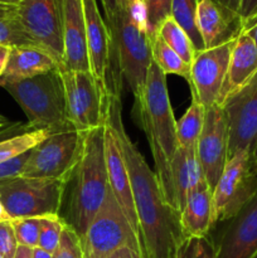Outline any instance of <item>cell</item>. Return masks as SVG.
<instances>
[{
    "label": "cell",
    "instance_id": "8d00e7d4",
    "mask_svg": "<svg viewBox=\"0 0 257 258\" xmlns=\"http://www.w3.org/2000/svg\"><path fill=\"white\" fill-rule=\"evenodd\" d=\"M28 130H33V128L29 127L28 123L24 125L22 122H13L5 116L0 115V139H8L10 136L18 135V134H22Z\"/></svg>",
    "mask_w": 257,
    "mask_h": 258
},
{
    "label": "cell",
    "instance_id": "cb8c5ba5",
    "mask_svg": "<svg viewBox=\"0 0 257 258\" xmlns=\"http://www.w3.org/2000/svg\"><path fill=\"white\" fill-rule=\"evenodd\" d=\"M206 108L191 95V103L185 113L176 121V139L178 146L181 149H194L198 145L199 136L204 125Z\"/></svg>",
    "mask_w": 257,
    "mask_h": 258
},
{
    "label": "cell",
    "instance_id": "f35d334b",
    "mask_svg": "<svg viewBox=\"0 0 257 258\" xmlns=\"http://www.w3.org/2000/svg\"><path fill=\"white\" fill-rule=\"evenodd\" d=\"M242 33L248 35L257 49V15L242 23Z\"/></svg>",
    "mask_w": 257,
    "mask_h": 258
},
{
    "label": "cell",
    "instance_id": "e0dca14e",
    "mask_svg": "<svg viewBox=\"0 0 257 258\" xmlns=\"http://www.w3.org/2000/svg\"><path fill=\"white\" fill-rule=\"evenodd\" d=\"M216 258H253L257 254V196L233 218L214 242Z\"/></svg>",
    "mask_w": 257,
    "mask_h": 258
},
{
    "label": "cell",
    "instance_id": "5b68a950",
    "mask_svg": "<svg viewBox=\"0 0 257 258\" xmlns=\"http://www.w3.org/2000/svg\"><path fill=\"white\" fill-rule=\"evenodd\" d=\"M106 23L112 38L113 57L118 73L125 77L134 97L138 98L143 92L149 67L153 62L149 30L140 27L127 10L121 7Z\"/></svg>",
    "mask_w": 257,
    "mask_h": 258
},
{
    "label": "cell",
    "instance_id": "7bdbcfd3",
    "mask_svg": "<svg viewBox=\"0 0 257 258\" xmlns=\"http://www.w3.org/2000/svg\"><path fill=\"white\" fill-rule=\"evenodd\" d=\"M14 258H33V248L25 246H19Z\"/></svg>",
    "mask_w": 257,
    "mask_h": 258
},
{
    "label": "cell",
    "instance_id": "f1b7e54d",
    "mask_svg": "<svg viewBox=\"0 0 257 258\" xmlns=\"http://www.w3.org/2000/svg\"><path fill=\"white\" fill-rule=\"evenodd\" d=\"M158 34L176 54L180 55L186 63L191 64L197 52L191 44L190 39H189L188 34L174 22L173 18H168L161 24V27L158 30Z\"/></svg>",
    "mask_w": 257,
    "mask_h": 258
},
{
    "label": "cell",
    "instance_id": "44dd1931",
    "mask_svg": "<svg viewBox=\"0 0 257 258\" xmlns=\"http://www.w3.org/2000/svg\"><path fill=\"white\" fill-rule=\"evenodd\" d=\"M180 223L186 238L207 237L213 228V190L207 183L186 196L180 209Z\"/></svg>",
    "mask_w": 257,
    "mask_h": 258
},
{
    "label": "cell",
    "instance_id": "7c38bea8",
    "mask_svg": "<svg viewBox=\"0 0 257 258\" xmlns=\"http://www.w3.org/2000/svg\"><path fill=\"white\" fill-rule=\"evenodd\" d=\"M228 128V159L257 149V75L221 105Z\"/></svg>",
    "mask_w": 257,
    "mask_h": 258
},
{
    "label": "cell",
    "instance_id": "d590c367",
    "mask_svg": "<svg viewBox=\"0 0 257 258\" xmlns=\"http://www.w3.org/2000/svg\"><path fill=\"white\" fill-rule=\"evenodd\" d=\"M30 151L18 156V158L12 159V160L0 163V183L2 181L12 180V179L19 178V176L23 175L25 164H27L28 159H29Z\"/></svg>",
    "mask_w": 257,
    "mask_h": 258
},
{
    "label": "cell",
    "instance_id": "30bf717a",
    "mask_svg": "<svg viewBox=\"0 0 257 258\" xmlns=\"http://www.w3.org/2000/svg\"><path fill=\"white\" fill-rule=\"evenodd\" d=\"M85 133H53L30 151L23 178L50 179L67 183L81 158Z\"/></svg>",
    "mask_w": 257,
    "mask_h": 258
},
{
    "label": "cell",
    "instance_id": "9a60e30c",
    "mask_svg": "<svg viewBox=\"0 0 257 258\" xmlns=\"http://www.w3.org/2000/svg\"><path fill=\"white\" fill-rule=\"evenodd\" d=\"M82 8L90 71L93 77L108 90L112 82V71H115V57L110 29L98 10L97 0H82Z\"/></svg>",
    "mask_w": 257,
    "mask_h": 258
},
{
    "label": "cell",
    "instance_id": "9c48e42d",
    "mask_svg": "<svg viewBox=\"0 0 257 258\" xmlns=\"http://www.w3.org/2000/svg\"><path fill=\"white\" fill-rule=\"evenodd\" d=\"M257 196V166L248 151L228 159L213 189V224L229 221Z\"/></svg>",
    "mask_w": 257,
    "mask_h": 258
},
{
    "label": "cell",
    "instance_id": "74e56055",
    "mask_svg": "<svg viewBox=\"0 0 257 258\" xmlns=\"http://www.w3.org/2000/svg\"><path fill=\"white\" fill-rule=\"evenodd\" d=\"M238 15L242 23L257 15V0H241Z\"/></svg>",
    "mask_w": 257,
    "mask_h": 258
},
{
    "label": "cell",
    "instance_id": "2e32d148",
    "mask_svg": "<svg viewBox=\"0 0 257 258\" xmlns=\"http://www.w3.org/2000/svg\"><path fill=\"white\" fill-rule=\"evenodd\" d=\"M103 146H105V163L108 185L139 237V222L134 206L133 189H131L127 165L117 133L112 123L108 121V117L103 127Z\"/></svg>",
    "mask_w": 257,
    "mask_h": 258
},
{
    "label": "cell",
    "instance_id": "d6986e66",
    "mask_svg": "<svg viewBox=\"0 0 257 258\" xmlns=\"http://www.w3.org/2000/svg\"><path fill=\"white\" fill-rule=\"evenodd\" d=\"M63 68L90 71L82 0H62Z\"/></svg>",
    "mask_w": 257,
    "mask_h": 258
},
{
    "label": "cell",
    "instance_id": "5bb4252c",
    "mask_svg": "<svg viewBox=\"0 0 257 258\" xmlns=\"http://www.w3.org/2000/svg\"><path fill=\"white\" fill-rule=\"evenodd\" d=\"M197 153L207 184L213 190L228 161V128L221 106L206 108Z\"/></svg>",
    "mask_w": 257,
    "mask_h": 258
},
{
    "label": "cell",
    "instance_id": "c3c4849f",
    "mask_svg": "<svg viewBox=\"0 0 257 258\" xmlns=\"http://www.w3.org/2000/svg\"><path fill=\"white\" fill-rule=\"evenodd\" d=\"M252 155H253V158H254V163H256V166H257V149H256V150H254V153L252 154Z\"/></svg>",
    "mask_w": 257,
    "mask_h": 258
},
{
    "label": "cell",
    "instance_id": "d4e9b609",
    "mask_svg": "<svg viewBox=\"0 0 257 258\" xmlns=\"http://www.w3.org/2000/svg\"><path fill=\"white\" fill-rule=\"evenodd\" d=\"M0 44L12 48L35 45L20 23L18 5L0 3Z\"/></svg>",
    "mask_w": 257,
    "mask_h": 258
},
{
    "label": "cell",
    "instance_id": "1f68e13d",
    "mask_svg": "<svg viewBox=\"0 0 257 258\" xmlns=\"http://www.w3.org/2000/svg\"><path fill=\"white\" fill-rule=\"evenodd\" d=\"M175 258H216L214 242L209 236L186 238Z\"/></svg>",
    "mask_w": 257,
    "mask_h": 258
},
{
    "label": "cell",
    "instance_id": "ac0fdd59",
    "mask_svg": "<svg viewBox=\"0 0 257 258\" xmlns=\"http://www.w3.org/2000/svg\"><path fill=\"white\" fill-rule=\"evenodd\" d=\"M197 25L206 49L234 40L242 32L239 15L218 0H199Z\"/></svg>",
    "mask_w": 257,
    "mask_h": 258
},
{
    "label": "cell",
    "instance_id": "277c9868",
    "mask_svg": "<svg viewBox=\"0 0 257 258\" xmlns=\"http://www.w3.org/2000/svg\"><path fill=\"white\" fill-rule=\"evenodd\" d=\"M0 86L22 107L33 130H48L53 134L73 128L67 117L60 70L27 80L3 82Z\"/></svg>",
    "mask_w": 257,
    "mask_h": 258
},
{
    "label": "cell",
    "instance_id": "7a4b0ae2",
    "mask_svg": "<svg viewBox=\"0 0 257 258\" xmlns=\"http://www.w3.org/2000/svg\"><path fill=\"white\" fill-rule=\"evenodd\" d=\"M135 110L139 123L150 145L155 175L164 197L179 212L171 178V161L178 149L176 120L169 98L166 75L154 62L149 67L143 92L135 98Z\"/></svg>",
    "mask_w": 257,
    "mask_h": 258
},
{
    "label": "cell",
    "instance_id": "ffe728a7",
    "mask_svg": "<svg viewBox=\"0 0 257 258\" xmlns=\"http://www.w3.org/2000/svg\"><path fill=\"white\" fill-rule=\"evenodd\" d=\"M256 75L257 49L251 38L241 32L232 48L226 80L219 95L218 106H221L228 96L246 86Z\"/></svg>",
    "mask_w": 257,
    "mask_h": 258
},
{
    "label": "cell",
    "instance_id": "8992f818",
    "mask_svg": "<svg viewBox=\"0 0 257 258\" xmlns=\"http://www.w3.org/2000/svg\"><path fill=\"white\" fill-rule=\"evenodd\" d=\"M65 87L67 117L80 133L101 128L108 115V90L91 71H60Z\"/></svg>",
    "mask_w": 257,
    "mask_h": 258
},
{
    "label": "cell",
    "instance_id": "52a82bcc",
    "mask_svg": "<svg viewBox=\"0 0 257 258\" xmlns=\"http://www.w3.org/2000/svg\"><path fill=\"white\" fill-rule=\"evenodd\" d=\"M66 185L60 180L19 176L0 183V199L12 221L55 216L62 211Z\"/></svg>",
    "mask_w": 257,
    "mask_h": 258
},
{
    "label": "cell",
    "instance_id": "ee69618b",
    "mask_svg": "<svg viewBox=\"0 0 257 258\" xmlns=\"http://www.w3.org/2000/svg\"><path fill=\"white\" fill-rule=\"evenodd\" d=\"M222 5H224L226 8H228L232 12L237 13L238 14L239 10V4H241V0H218Z\"/></svg>",
    "mask_w": 257,
    "mask_h": 258
},
{
    "label": "cell",
    "instance_id": "6da1fadb",
    "mask_svg": "<svg viewBox=\"0 0 257 258\" xmlns=\"http://www.w3.org/2000/svg\"><path fill=\"white\" fill-rule=\"evenodd\" d=\"M108 121L113 125L125 156L139 222L143 258H175L186 239L180 213L166 202L155 171L126 134L121 117L120 90L108 92Z\"/></svg>",
    "mask_w": 257,
    "mask_h": 258
},
{
    "label": "cell",
    "instance_id": "681fc988",
    "mask_svg": "<svg viewBox=\"0 0 257 258\" xmlns=\"http://www.w3.org/2000/svg\"><path fill=\"white\" fill-rule=\"evenodd\" d=\"M253 258H257V254H256V256H254V257H253Z\"/></svg>",
    "mask_w": 257,
    "mask_h": 258
},
{
    "label": "cell",
    "instance_id": "7dc6e473",
    "mask_svg": "<svg viewBox=\"0 0 257 258\" xmlns=\"http://www.w3.org/2000/svg\"><path fill=\"white\" fill-rule=\"evenodd\" d=\"M23 0H0V3L4 4H12V5H19Z\"/></svg>",
    "mask_w": 257,
    "mask_h": 258
},
{
    "label": "cell",
    "instance_id": "ab89813d",
    "mask_svg": "<svg viewBox=\"0 0 257 258\" xmlns=\"http://www.w3.org/2000/svg\"><path fill=\"white\" fill-rule=\"evenodd\" d=\"M106 258H143V256L138 249L131 248V247H122Z\"/></svg>",
    "mask_w": 257,
    "mask_h": 258
},
{
    "label": "cell",
    "instance_id": "83f0119b",
    "mask_svg": "<svg viewBox=\"0 0 257 258\" xmlns=\"http://www.w3.org/2000/svg\"><path fill=\"white\" fill-rule=\"evenodd\" d=\"M48 130H28L18 135L0 140V163L18 158L28 151L33 150L38 144L50 135Z\"/></svg>",
    "mask_w": 257,
    "mask_h": 258
},
{
    "label": "cell",
    "instance_id": "484cf974",
    "mask_svg": "<svg viewBox=\"0 0 257 258\" xmlns=\"http://www.w3.org/2000/svg\"><path fill=\"white\" fill-rule=\"evenodd\" d=\"M151 59L164 75L180 76L190 85V64L176 54L159 34L151 37Z\"/></svg>",
    "mask_w": 257,
    "mask_h": 258
},
{
    "label": "cell",
    "instance_id": "f907efd6",
    "mask_svg": "<svg viewBox=\"0 0 257 258\" xmlns=\"http://www.w3.org/2000/svg\"><path fill=\"white\" fill-rule=\"evenodd\" d=\"M0 258H3V257H2V256H0Z\"/></svg>",
    "mask_w": 257,
    "mask_h": 258
},
{
    "label": "cell",
    "instance_id": "3957f363",
    "mask_svg": "<svg viewBox=\"0 0 257 258\" xmlns=\"http://www.w3.org/2000/svg\"><path fill=\"white\" fill-rule=\"evenodd\" d=\"M105 127V126H103ZM103 127L85 133L78 164L67 181V211L62 217L78 236L86 231L105 202L108 185L105 163Z\"/></svg>",
    "mask_w": 257,
    "mask_h": 258
},
{
    "label": "cell",
    "instance_id": "60d3db41",
    "mask_svg": "<svg viewBox=\"0 0 257 258\" xmlns=\"http://www.w3.org/2000/svg\"><path fill=\"white\" fill-rule=\"evenodd\" d=\"M101 4H102L103 10H105L106 20L111 19L118 9L117 0H101Z\"/></svg>",
    "mask_w": 257,
    "mask_h": 258
},
{
    "label": "cell",
    "instance_id": "4dcf8cb0",
    "mask_svg": "<svg viewBox=\"0 0 257 258\" xmlns=\"http://www.w3.org/2000/svg\"><path fill=\"white\" fill-rule=\"evenodd\" d=\"M15 237L19 246L35 248L38 247L40 233V218H19L13 219Z\"/></svg>",
    "mask_w": 257,
    "mask_h": 258
},
{
    "label": "cell",
    "instance_id": "f546056e",
    "mask_svg": "<svg viewBox=\"0 0 257 258\" xmlns=\"http://www.w3.org/2000/svg\"><path fill=\"white\" fill-rule=\"evenodd\" d=\"M66 222L59 214L40 217V233L38 247L54 254L59 246Z\"/></svg>",
    "mask_w": 257,
    "mask_h": 258
},
{
    "label": "cell",
    "instance_id": "4fadbf2b",
    "mask_svg": "<svg viewBox=\"0 0 257 258\" xmlns=\"http://www.w3.org/2000/svg\"><path fill=\"white\" fill-rule=\"evenodd\" d=\"M234 40L218 47L201 50L194 55L190 64L189 86L191 95L198 98L204 108L218 105Z\"/></svg>",
    "mask_w": 257,
    "mask_h": 258
},
{
    "label": "cell",
    "instance_id": "f6af8a7d",
    "mask_svg": "<svg viewBox=\"0 0 257 258\" xmlns=\"http://www.w3.org/2000/svg\"><path fill=\"white\" fill-rule=\"evenodd\" d=\"M33 258H54L53 253L44 251V249L39 248V247H35L33 248Z\"/></svg>",
    "mask_w": 257,
    "mask_h": 258
},
{
    "label": "cell",
    "instance_id": "836d02e7",
    "mask_svg": "<svg viewBox=\"0 0 257 258\" xmlns=\"http://www.w3.org/2000/svg\"><path fill=\"white\" fill-rule=\"evenodd\" d=\"M53 256L54 258H85L81 248L80 237L70 224L66 223L59 246L55 249Z\"/></svg>",
    "mask_w": 257,
    "mask_h": 258
},
{
    "label": "cell",
    "instance_id": "b9f144b4",
    "mask_svg": "<svg viewBox=\"0 0 257 258\" xmlns=\"http://www.w3.org/2000/svg\"><path fill=\"white\" fill-rule=\"evenodd\" d=\"M10 50H12V47L0 44V77L3 76V73H4V71H5V67H7L8 59H9Z\"/></svg>",
    "mask_w": 257,
    "mask_h": 258
},
{
    "label": "cell",
    "instance_id": "7402d4cb",
    "mask_svg": "<svg viewBox=\"0 0 257 258\" xmlns=\"http://www.w3.org/2000/svg\"><path fill=\"white\" fill-rule=\"evenodd\" d=\"M59 70L57 59L43 48L37 45L13 47L0 83L35 77L43 73Z\"/></svg>",
    "mask_w": 257,
    "mask_h": 258
},
{
    "label": "cell",
    "instance_id": "603a6c76",
    "mask_svg": "<svg viewBox=\"0 0 257 258\" xmlns=\"http://www.w3.org/2000/svg\"><path fill=\"white\" fill-rule=\"evenodd\" d=\"M171 178H173L174 191L179 213L185 202L186 196L201 184L207 183L198 159L197 148L194 149H176L171 161Z\"/></svg>",
    "mask_w": 257,
    "mask_h": 258
},
{
    "label": "cell",
    "instance_id": "d6a6232c",
    "mask_svg": "<svg viewBox=\"0 0 257 258\" xmlns=\"http://www.w3.org/2000/svg\"><path fill=\"white\" fill-rule=\"evenodd\" d=\"M146 5V19L150 38L158 34L159 28L171 15L173 0H144Z\"/></svg>",
    "mask_w": 257,
    "mask_h": 258
},
{
    "label": "cell",
    "instance_id": "8fae6325",
    "mask_svg": "<svg viewBox=\"0 0 257 258\" xmlns=\"http://www.w3.org/2000/svg\"><path fill=\"white\" fill-rule=\"evenodd\" d=\"M19 19L37 47L49 52L63 68L62 0H23L18 5Z\"/></svg>",
    "mask_w": 257,
    "mask_h": 258
},
{
    "label": "cell",
    "instance_id": "e575fe53",
    "mask_svg": "<svg viewBox=\"0 0 257 258\" xmlns=\"http://www.w3.org/2000/svg\"><path fill=\"white\" fill-rule=\"evenodd\" d=\"M19 247L15 237L12 221L0 222V256L3 258H14Z\"/></svg>",
    "mask_w": 257,
    "mask_h": 258
},
{
    "label": "cell",
    "instance_id": "4316f807",
    "mask_svg": "<svg viewBox=\"0 0 257 258\" xmlns=\"http://www.w3.org/2000/svg\"><path fill=\"white\" fill-rule=\"evenodd\" d=\"M199 0H173L171 15L174 22L188 34L196 52L204 50V43L197 25Z\"/></svg>",
    "mask_w": 257,
    "mask_h": 258
},
{
    "label": "cell",
    "instance_id": "ba28073f",
    "mask_svg": "<svg viewBox=\"0 0 257 258\" xmlns=\"http://www.w3.org/2000/svg\"><path fill=\"white\" fill-rule=\"evenodd\" d=\"M78 237L85 258H106L122 247H131L141 253L138 234L111 189L95 218Z\"/></svg>",
    "mask_w": 257,
    "mask_h": 258
},
{
    "label": "cell",
    "instance_id": "bcb514c9",
    "mask_svg": "<svg viewBox=\"0 0 257 258\" xmlns=\"http://www.w3.org/2000/svg\"><path fill=\"white\" fill-rule=\"evenodd\" d=\"M7 221H12L9 217V214H8L7 209H5L4 204H3L2 199H0V222H7Z\"/></svg>",
    "mask_w": 257,
    "mask_h": 258
}]
</instances>
